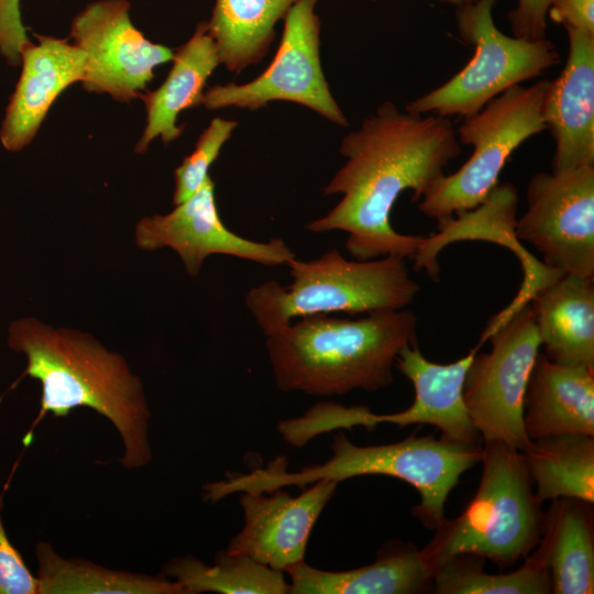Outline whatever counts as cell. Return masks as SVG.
Listing matches in <instances>:
<instances>
[{"mask_svg": "<svg viewBox=\"0 0 594 594\" xmlns=\"http://www.w3.org/2000/svg\"><path fill=\"white\" fill-rule=\"evenodd\" d=\"M590 503L553 499L543 514L540 543L549 566L552 593L594 592V529Z\"/></svg>", "mask_w": 594, "mask_h": 594, "instance_id": "7402d4cb", "label": "cell"}, {"mask_svg": "<svg viewBox=\"0 0 594 594\" xmlns=\"http://www.w3.org/2000/svg\"><path fill=\"white\" fill-rule=\"evenodd\" d=\"M289 594H415L432 582L421 550L391 541L374 562L346 571H326L305 561L290 566Z\"/></svg>", "mask_w": 594, "mask_h": 594, "instance_id": "44dd1931", "label": "cell"}, {"mask_svg": "<svg viewBox=\"0 0 594 594\" xmlns=\"http://www.w3.org/2000/svg\"><path fill=\"white\" fill-rule=\"evenodd\" d=\"M529 304L548 359L594 367L593 278L563 274L540 287Z\"/></svg>", "mask_w": 594, "mask_h": 594, "instance_id": "ffe728a7", "label": "cell"}, {"mask_svg": "<svg viewBox=\"0 0 594 594\" xmlns=\"http://www.w3.org/2000/svg\"><path fill=\"white\" fill-rule=\"evenodd\" d=\"M485 341L491 350L474 355L464 381L469 415L484 442L524 451L531 441L524 426L525 396L540 348L530 304L492 317L477 346Z\"/></svg>", "mask_w": 594, "mask_h": 594, "instance_id": "9c48e42d", "label": "cell"}, {"mask_svg": "<svg viewBox=\"0 0 594 594\" xmlns=\"http://www.w3.org/2000/svg\"><path fill=\"white\" fill-rule=\"evenodd\" d=\"M443 1H447L449 3H452V4H455V6L460 7V6L470 3V2H472L474 0H443Z\"/></svg>", "mask_w": 594, "mask_h": 594, "instance_id": "836d02e7", "label": "cell"}, {"mask_svg": "<svg viewBox=\"0 0 594 594\" xmlns=\"http://www.w3.org/2000/svg\"><path fill=\"white\" fill-rule=\"evenodd\" d=\"M548 86L549 80L516 85L464 118L455 130L457 136L473 152L457 172L444 174L419 200L420 212L438 221L480 206L498 184L513 152L546 129L543 101Z\"/></svg>", "mask_w": 594, "mask_h": 594, "instance_id": "ba28073f", "label": "cell"}, {"mask_svg": "<svg viewBox=\"0 0 594 594\" xmlns=\"http://www.w3.org/2000/svg\"><path fill=\"white\" fill-rule=\"evenodd\" d=\"M130 9L129 0H97L70 24V37L85 54L82 88L119 102L140 97L154 69L174 57L173 50L151 42L134 26Z\"/></svg>", "mask_w": 594, "mask_h": 594, "instance_id": "7c38bea8", "label": "cell"}, {"mask_svg": "<svg viewBox=\"0 0 594 594\" xmlns=\"http://www.w3.org/2000/svg\"><path fill=\"white\" fill-rule=\"evenodd\" d=\"M551 0H518L508 13L514 36L536 41L546 37L548 9Z\"/></svg>", "mask_w": 594, "mask_h": 594, "instance_id": "1f68e13d", "label": "cell"}, {"mask_svg": "<svg viewBox=\"0 0 594 594\" xmlns=\"http://www.w3.org/2000/svg\"><path fill=\"white\" fill-rule=\"evenodd\" d=\"M521 453L540 503L575 498L593 504V436H546L532 439Z\"/></svg>", "mask_w": 594, "mask_h": 594, "instance_id": "d4e9b609", "label": "cell"}, {"mask_svg": "<svg viewBox=\"0 0 594 594\" xmlns=\"http://www.w3.org/2000/svg\"><path fill=\"white\" fill-rule=\"evenodd\" d=\"M524 426L530 440L594 436V367L558 363L539 353L526 391Z\"/></svg>", "mask_w": 594, "mask_h": 594, "instance_id": "ac0fdd59", "label": "cell"}, {"mask_svg": "<svg viewBox=\"0 0 594 594\" xmlns=\"http://www.w3.org/2000/svg\"><path fill=\"white\" fill-rule=\"evenodd\" d=\"M133 240L144 252L173 250L189 276H197L206 258L216 254L266 266L287 265L296 257L282 238L257 242L231 231L220 218L211 176L172 211L142 217L134 226Z\"/></svg>", "mask_w": 594, "mask_h": 594, "instance_id": "4fadbf2b", "label": "cell"}, {"mask_svg": "<svg viewBox=\"0 0 594 594\" xmlns=\"http://www.w3.org/2000/svg\"><path fill=\"white\" fill-rule=\"evenodd\" d=\"M172 62L162 85L139 97L146 111V123L135 144L139 154L146 152L157 138L165 144L178 139L184 131L177 124L178 114L202 103L207 80L220 65L206 21L199 22L190 38L174 51Z\"/></svg>", "mask_w": 594, "mask_h": 594, "instance_id": "d6986e66", "label": "cell"}, {"mask_svg": "<svg viewBox=\"0 0 594 594\" xmlns=\"http://www.w3.org/2000/svg\"><path fill=\"white\" fill-rule=\"evenodd\" d=\"M21 52V75L10 97L0 129L9 152L26 147L38 132L59 95L85 72V54L66 38L35 34Z\"/></svg>", "mask_w": 594, "mask_h": 594, "instance_id": "9a60e30c", "label": "cell"}, {"mask_svg": "<svg viewBox=\"0 0 594 594\" xmlns=\"http://www.w3.org/2000/svg\"><path fill=\"white\" fill-rule=\"evenodd\" d=\"M482 476L474 497L454 519L444 518L421 550L431 573L458 554H473L507 568L540 541L543 513L521 451L484 442Z\"/></svg>", "mask_w": 594, "mask_h": 594, "instance_id": "8992f818", "label": "cell"}, {"mask_svg": "<svg viewBox=\"0 0 594 594\" xmlns=\"http://www.w3.org/2000/svg\"><path fill=\"white\" fill-rule=\"evenodd\" d=\"M416 340L410 310L358 319L311 315L266 334V350L279 389L339 396L389 386L399 352Z\"/></svg>", "mask_w": 594, "mask_h": 594, "instance_id": "3957f363", "label": "cell"}, {"mask_svg": "<svg viewBox=\"0 0 594 594\" xmlns=\"http://www.w3.org/2000/svg\"><path fill=\"white\" fill-rule=\"evenodd\" d=\"M343 166L323 188L341 200L306 229L348 234L344 246L355 260L386 255L414 258L425 238L402 234L391 223V211L402 193L420 200L461 153L449 118L400 111L383 102L340 144Z\"/></svg>", "mask_w": 594, "mask_h": 594, "instance_id": "6da1fadb", "label": "cell"}, {"mask_svg": "<svg viewBox=\"0 0 594 594\" xmlns=\"http://www.w3.org/2000/svg\"><path fill=\"white\" fill-rule=\"evenodd\" d=\"M237 125V121L220 117L210 121L199 135L193 152L174 170V206L194 195L210 176V166L218 158Z\"/></svg>", "mask_w": 594, "mask_h": 594, "instance_id": "f1b7e54d", "label": "cell"}, {"mask_svg": "<svg viewBox=\"0 0 594 594\" xmlns=\"http://www.w3.org/2000/svg\"><path fill=\"white\" fill-rule=\"evenodd\" d=\"M479 346L465 356L438 364L427 360L417 340L399 352L395 366L413 384L415 399L403 411L377 414L378 422L399 427L431 425L440 429L442 437L465 446H481V435L469 415L463 387L469 366Z\"/></svg>", "mask_w": 594, "mask_h": 594, "instance_id": "e0dca14e", "label": "cell"}, {"mask_svg": "<svg viewBox=\"0 0 594 594\" xmlns=\"http://www.w3.org/2000/svg\"><path fill=\"white\" fill-rule=\"evenodd\" d=\"M7 345L25 358L21 377L41 384V415L66 417L86 407L109 420L123 446L120 464L146 466L152 458L151 410L141 377L128 360L89 332L55 327L34 316L12 320Z\"/></svg>", "mask_w": 594, "mask_h": 594, "instance_id": "7a4b0ae2", "label": "cell"}, {"mask_svg": "<svg viewBox=\"0 0 594 594\" xmlns=\"http://www.w3.org/2000/svg\"><path fill=\"white\" fill-rule=\"evenodd\" d=\"M297 0H216L208 33L228 70L260 63L275 38V25Z\"/></svg>", "mask_w": 594, "mask_h": 594, "instance_id": "603a6c76", "label": "cell"}, {"mask_svg": "<svg viewBox=\"0 0 594 594\" xmlns=\"http://www.w3.org/2000/svg\"><path fill=\"white\" fill-rule=\"evenodd\" d=\"M338 484L320 480L297 497L282 488L242 492L244 526L226 550L280 572L304 562L310 532Z\"/></svg>", "mask_w": 594, "mask_h": 594, "instance_id": "5bb4252c", "label": "cell"}, {"mask_svg": "<svg viewBox=\"0 0 594 594\" xmlns=\"http://www.w3.org/2000/svg\"><path fill=\"white\" fill-rule=\"evenodd\" d=\"M377 425H380L377 414L365 406L345 407L321 402L299 417L279 421L277 432L288 444L301 448L312 438L324 432L356 426L373 430Z\"/></svg>", "mask_w": 594, "mask_h": 594, "instance_id": "83f0119b", "label": "cell"}, {"mask_svg": "<svg viewBox=\"0 0 594 594\" xmlns=\"http://www.w3.org/2000/svg\"><path fill=\"white\" fill-rule=\"evenodd\" d=\"M40 594H186L162 573L114 570L81 558H64L45 541L35 547Z\"/></svg>", "mask_w": 594, "mask_h": 594, "instance_id": "cb8c5ba5", "label": "cell"}, {"mask_svg": "<svg viewBox=\"0 0 594 594\" xmlns=\"http://www.w3.org/2000/svg\"><path fill=\"white\" fill-rule=\"evenodd\" d=\"M317 0H297L284 18L280 43L268 67L245 84L215 85L205 91L208 110L228 107L258 110L272 101L299 103L346 128L348 119L333 98L320 62Z\"/></svg>", "mask_w": 594, "mask_h": 594, "instance_id": "30bf717a", "label": "cell"}, {"mask_svg": "<svg viewBox=\"0 0 594 594\" xmlns=\"http://www.w3.org/2000/svg\"><path fill=\"white\" fill-rule=\"evenodd\" d=\"M569 54L549 81L543 120L554 141L552 170L594 165V35L565 29Z\"/></svg>", "mask_w": 594, "mask_h": 594, "instance_id": "2e32d148", "label": "cell"}, {"mask_svg": "<svg viewBox=\"0 0 594 594\" xmlns=\"http://www.w3.org/2000/svg\"><path fill=\"white\" fill-rule=\"evenodd\" d=\"M538 549L508 573H487L484 559L458 554L438 565L432 573L433 592L438 594H549L551 578L546 552Z\"/></svg>", "mask_w": 594, "mask_h": 594, "instance_id": "4316f807", "label": "cell"}, {"mask_svg": "<svg viewBox=\"0 0 594 594\" xmlns=\"http://www.w3.org/2000/svg\"><path fill=\"white\" fill-rule=\"evenodd\" d=\"M497 0H474L458 7L461 40L474 47L470 62L448 81L409 101L416 114L468 118L505 90L530 80L561 62L554 44L504 34L495 24Z\"/></svg>", "mask_w": 594, "mask_h": 594, "instance_id": "52a82bcc", "label": "cell"}, {"mask_svg": "<svg viewBox=\"0 0 594 594\" xmlns=\"http://www.w3.org/2000/svg\"><path fill=\"white\" fill-rule=\"evenodd\" d=\"M30 42L20 0H0V55L10 66H20L21 52Z\"/></svg>", "mask_w": 594, "mask_h": 594, "instance_id": "4dcf8cb0", "label": "cell"}, {"mask_svg": "<svg viewBox=\"0 0 594 594\" xmlns=\"http://www.w3.org/2000/svg\"><path fill=\"white\" fill-rule=\"evenodd\" d=\"M161 573L179 583L186 594H289L284 572L227 550L217 552L209 564L193 556L175 557Z\"/></svg>", "mask_w": 594, "mask_h": 594, "instance_id": "484cf974", "label": "cell"}, {"mask_svg": "<svg viewBox=\"0 0 594 594\" xmlns=\"http://www.w3.org/2000/svg\"><path fill=\"white\" fill-rule=\"evenodd\" d=\"M331 457L322 464L306 466L297 472H286V461L277 458L266 468L248 474L229 475L216 483L221 497L234 493L262 492L285 486L306 487L320 480L340 483L362 475H385L400 479L414 486L420 503L413 508L427 528L436 529L446 518L444 504L460 476L481 462L482 446H465L443 437L408 438L389 444L361 447L343 433L334 436Z\"/></svg>", "mask_w": 594, "mask_h": 594, "instance_id": "277c9868", "label": "cell"}, {"mask_svg": "<svg viewBox=\"0 0 594 594\" xmlns=\"http://www.w3.org/2000/svg\"><path fill=\"white\" fill-rule=\"evenodd\" d=\"M548 13L565 29L594 35V0H551Z\"/></svg>", "mask_w": 594, "mask_h": 594, "instance_id": "d6a6232c", "label": "cell"}, {"mask_svg": "<svg viewBox=\"0 0 594 594\" xmlns=\"http://www.w3.org/2000/svg\"><path fill=\"white\" fill-rule=\"evenodd\" d=\"M515 235L563 274L594 278V165L539 172L526 189Z\"/></svg>", "mask_w": 594, "mask_h": 594, "instance_id": "8fae6325", "label": "cell"}, {"mask_svg": "<svg viewBox=\"0 0 594 594\" xmlns=\"http://www.w3.org/2000/svg\"><path fill=\"white\" fill-rule=\"evenodd\" d=\"M4 496L0 493V594H40V584L22 554L10 541L2 520Z\"/></svg>", "mask_w": 594, "mask_h": 594, "instance_id": "f546056e", "label": "cell"}, {"mask_svg": "<svg viewBox=\"0 0 594 594\" xmlns=\"http://www.w3.org/2000/svg\"><path fill=\"white\" fill-rule=\"evenodd\" d=\"M287 266L290 285L267 280L245 295V305L265 336L311 315L364 316L404 309L420 290L406 258L398 255L352 261L332 249L310 261L295 257Z\"/></svg>", "mask_w": 594, "mask_h": 594, "instance_id": "5b68a950", "label": "cell"}]
</instances>
